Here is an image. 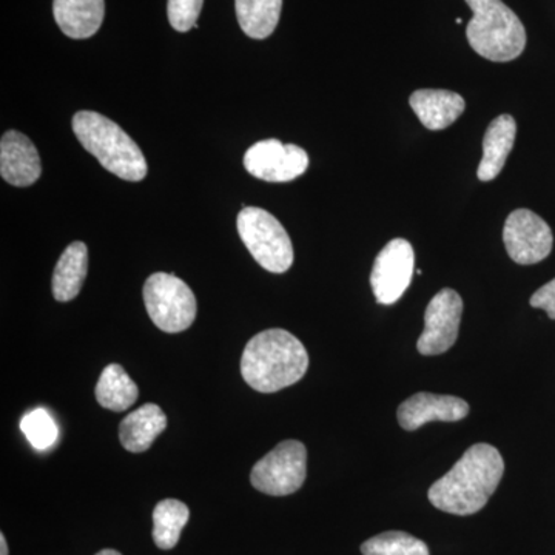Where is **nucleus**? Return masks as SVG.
Here are the masks:
<instances>
[{
	"mask_svg": "<svg viewBox=\"0 0 555 555\" xmlns=\"http://www.w3.org/2000/svg\"><path fill=\"white\" fill-rule=\"evenodd\" d=\"M505 474L499 449L477 443L467 449L447 476L430 486L427 496L437 509L454 516H473L488 505Z\"/></svg>",
	"mask_w": 555,
	"mask_h": 555,
	"instance_id": "nucleus-1",
	"label": "nucleus"
},
{
	"mask_svg": "<svg viewBox=\"0 0 555 555\" xmlns=\"http://www.w3.org/2000/svg\"><path fill=\"white\" fill-rule=\"evenodd\" d=\"M0 175L14 188H30L42 175L38 150L21 131H7L0 141Z\"/></svg>",
	"mask_w": 555,
	"mask_h": 555,
	"instance_id": "nucleus-13",
	"label": "nucleus"
},
{
	"mask_svg": "<svg viewBox=\"0 0 555 555\" xmlns=\"http://www.w3.org/2000/svg\"><path fill=\"white\" fill-rule=\"evenodd\" d=\"M517 124L511 115L496 116L483 139V159L478 166L477 177L481 182L492 181L505 167L507 156L516 142Z\"/></svg>",
	"mask_w": 555,
	"mask_h": 555,
	"instance_id": "nucleus-17",
	"label": "nucleus"
},
{
	"mask_svg": "<svg viewBox=\"0 0 555 555\" xmlns=\"http://www.w3.org/2000/svg\"><path fill=\"white\" fill-rule=\"evenodd\" d=\"M96 555H122L118 553V551L115 550H102L101 553H98Z\"/></svg>",
	"mask_w": 555,
	"mask_h": 555,
	"instance_id": "nucleus-27",
	"label": "nucleus"
},
{
	"mask_svg": "<svg viewBox=\"0 0 555 555\" xmlns=\"http://www.w3.org/2000/svg\"><path fill=\"white\" fill-rule=\"evenodd\" d=\"M474 17L467 24L469 46L485 60L511 62L524 53L526 30L516 13L502 0H466Z\"/></svg>",
	"mask_w": 555,
	"mask_h": 555,
	"instance_id": "nucleus-4",
	"label": "nucleus"
},
{
	"mask_svg": "<svg viewBox=\"0 0 555 555\" xmlns=\"http://www.w3.org/2000/svg\"><path fill=\"white\" fill-rule=\"evenodd\" d=\"M167 425V415L158 404H144L120 422V444L133 454H141L152 448Z\"/></svg>",
	"mask_w": 555,
	"mask_h": 555,
	"instance_id": "nucleus-16",
	"label": "nucleus"
},
{
	"mask_svg": "<svg viewBox=\"0 0 555 555\" xmlns=\"http://www.w3.org/2000/svg\"><path fill=\"white\" fill-rule=\"evenodd\" d=\"M414 269L415 254L409 241L397 238L386 244L371 273L372 291L379 305H396L403 297L411 286Z\"/></svg>",
	"mask_w": 555,
	"mask_h": 555,
	"instance_id": "nucleus-8",
	"label": "nucleus"
},
{
	"mask_svg": "<svg viewBox=\"0 0 555 555\" xmlns=\"http://www.w3.org/2000/svg\"><path fill=\"white\" fill-rule=\"evenodd\" d=\"M241 30L251 39H268L280 22L283 0H235Z\"/></svg>",
	"mask_w": 555,
	"mask_h": 555,
	"instance_id": "nucleus-20",
	"label": "nucleus"
},
{
	"mask_svg": "<svg viewBox=\"0 0 555 555\" xmlns=\"http://www.w3.org/2000/svg\"><path fill=\"white\" fill-rule=\"evenodd\" d=\"M139 389L137 383L120 364H108L102 371L96 385V400L102 408L113 412H124L137 403Z\"/></svg>",
	"mask_w": 555,
	"mask_h": 555,
	"instance_id": "nucleus-19",
	"label": "nucleus"
},
{
	"mask_svg": "<svg viewBox=\"0 0 555 555\" xmlns=\"http://www.w3.org/2000/svg\"><path fill=\"white\" fill-rule=\"evenodd\" d=\"M144 302L150 320L167 334L188 331L198 312L192 288L173 273L159 272L149 276Z\"/></svg>",
	"mask_w": 555,
	"mask_h": 555,
	"instance_id": "nucleus-6",
	"label": "nucleus"
},
{
	"mask_svg": "<svg viewBox=\"0 0 555 555\" xmlns=\"http://www.w3.org/2000/svg\"><path fill=\"white\" fill-rule=\"evenodd\" d=\"M89 272V248L76 241L65 248L53 273V297L68 302L78 297Z\"/></svg>",
	"mask_w": 555,
	"mask_h": 555,
	"instance_id": "nucleus-18",
	"label": "nucleus"
},
{
	"mask_svg": "<svg viewBox=\"0 0 555 555\" xmlns=\"http://www.w3.org/2000/svg\"><path fill=\"white\" fill-rule=\"evenodd\" d=\"M0 555H9V545H7L5 535H0Z\"/></svg>",
	"mask_w": 555,
	"mask_h": 555,
	"instance_id": "nucleus-26",
	"label": "nucleus"
},
{
	"mask_svg": "<svg viewBox=\"0 0 555 555\" xmlns=\"http://www.w3.org/2000/svg\"><path fill=\"white\" fill-rule=\"evenodd\" d=\"M189 518L190 511L185 503L175 499L159 502L153 511V540L156 546L159 550H173Z\"/></svg>",
	"mask_w": 555,
	"mask_h": 555,
	"instance_id": "nucleus-21",
	"label": "nucleus"
},
{
	"mask_svg": "<svg viewBox=\"0 0 555 555\" xmlns=\"http://www.w3.org/2000/svg\"><path fill=\"white\" fill-rule=\"evenodd\" d=\"M469 415V404L459 397L418 392L398 408V423L404 430L420 429L430 422L454 423Z\"/></svg>",
	"mask_w": 555,
	"mask_h": 555,
	"instance_id": "nucleus-12",
	"label": "nucleus"
},
{
	"mask_svg": "<svg viewBox=\"0 0 555 555\" xmlns=\"http://www.w3.org/2000/svg\"><path fill=\"white\" fill-rule=\"evenodd\" d=\"M308 477V451L297 440L281 441L250 473V483L262 494H295Z\"/></svg>",
	"mask_w": 555,
	"mask_h": 555,
	"instance_id": "nucleus-7",
	"label": "nucleus"
},
{
	"mask_svg": "<svg viewBox=\"0 0 555 555\" xmlns=\"http://www.w3.org/2000/svg\"><path fill=\"white\" fill-rule=\"evenodd\" d=\"M529 305L532 308L545 310L547 317L555 320V278L532 295Z\"/></svg>",
	"mask_w": 555,
	"mask_h": 555,
	"instance_id": "nucleus-25",
	"label": "nucleus"
},
{
	"mask_svg": "<svg viewBox=\"0 0 555 555\" xmlns=\"http://www.w3.org/2000/svg\"><path fill=\"white\" fill-rule=\"evenodd\" d=\"M72 126L82 147L109 173L130 182L147 177V160L141 149L118 124L101 113L78 112Z\"/></svg>",
	"mask_w": 555,
	"mask_h": 555,
	"instance_id": "nucleus-3",
	"label": "nucleus"
},
{
	"mask_svg": "<svg viewBox=\"0 0 555 555\" xmlns=\"http://www.w3.org/2000/svg\"><path fill=\"white\" fill-rule=\"evenodd\" d=\"M53 14L62 33L72 39H89L100 30L104 0H54Z\"/></svg>",
	"mask_w": 555,
	"mask_h": 555,
	"instance_id": "nucleus-15",
	"label": "nucleus"
},
{
	"mask_svg": "<svg viewBox=\"0 0 555 555\" xmlns=\"http://www.w3.org/2000/svg\"><path fill=\"white\" fill-rule=\"evenodd\" d=\"M21 429L27 440L30 441L31 447L38 449V451H47V449L53 447L56 443L57 436H60L56 423L51 418L49 412L42 408L28 412L22 418Z\"/></svg>",
	"mask_w": 555,
	"mask_h": 555,
	"instance_id": "nucleus-23",
	"label": "nucleus"
},
{
	"mask_svg": "<svg viewBox=\"0 0 555 555\" xmlns=\"http://www.w3.org/2000/svg\"><path fill=\"white\" fill-rule=\"evenodd\" d=\"M204 0H169L167 11L171 27L179 33L195 28L203 10Z\"/></svg>",
	"mask_w": 555,
	"mask_h": 555,
	"instance_id": "nucleus-24",
	"label": "nucleus"
},
{
	"mask_svg": "<svg viewBox=\"0 0 555 555\" xmlns=\"http://www.w3.org/2000/svg\"><path fill=\"white\" fill-rule=\"evenodd\" d=\"M363 555H430L423 540L403 531H387L361 545Z\"/></svg>",
	"mask_w": 555,
	"mask_h": 555,
	"instance_id": "nucleus-22",
	"label": "nucleus"
},
{
	"mask_svg": "<svg viewBox=\"0 0 555 555\" xmlns=\"http://www.w3.org/2000/svg\"><path fill=\"white\" fill-rule=\"evenodd\" d=\"M238 232L255 261L270 273H284L294 264V246L280 221L264 208L244 207Z\"/></svg>",
	"mask_w": 555,
	"mask_h": 555,
	"instance_id": "nucleus-5",
	"label": "nucleus"
},
{
	"mask_svg": "<svg viewBox=\"0 0 555 555\" xmlns=\"http://www.w3.org/2000/svg\"><path fill=\"white\" fill-rule=\"evenodd\" d=\"M309 369V353L302 343L283 328L259 332L247 343L241 357V375L251 389L273 393L294 386Z\"/></svg>",
	"mask_w": 555,
	"mask_h": 555,
	"instance_id": "nucleus-2",
	"label": "nucleus"
},
{
	"mask_svg": "<svg viewBox=\"0 0 555 555\" xmlns=\"http://www.w3.org/2000/svg\"><path fill=\"white\" fill-rule=\"evenodd\" d=\"M463 315V299L452 288H443L430 299L425 312V331L416 341L422 356H441L455 345Z\"/></svg>",
	"mask_w": 555,
	"mask_h": 555,
	"instance_id": "nucleus-11",
	"label": "nucleus"
},
{
	"mask_svg": "<svg viewBox=\"0 0 555 555\" xmlns=\"http://www.w3.org/2000/svg\"><path fill=\"white\" fill-rule=\"evenodd\" d=\"M411 107L427 130H444L465 113L466 102L451 90H416Z\"/></svg>",
	"mask_w": 555,
	"mask_h": 555,
	"instance_id": "nucleus-14",
	"label": "nucleus"
},
{
	"mask_svg": "<svg viewBox=\"0 0 555 555\" xmlns=\"http://www.w3.org/2000/svg\"><path fill=\"white\" fill-rule=\"evenodd\" d=\"M244 167L251 177L261 181L291 182L306 173L309 156L298 145L266 139L247 150Z\"/></svg>",
	"mask_w": 555,
	"mask_h": 555,
	"instance_id": "nucleus-10",
	"label": "nucleus"
},
{
	"mask_svg": "<svg viewBox=\"0 0 555 555\" xmlns=\"http://www.w3.org/2000/svg\"><path fill=\"white\" fill-rule=\"evenodd\" d=\"M507 255L517 264L543 261L553 250V230L534 211L518 208L507 217L503 229Z\"/></svg>",
	"mask_w": 555,
	"mask_h": 555,
	"instance_id": "nucleus-9",
	"label": "nucleus"
}]
</instances>
